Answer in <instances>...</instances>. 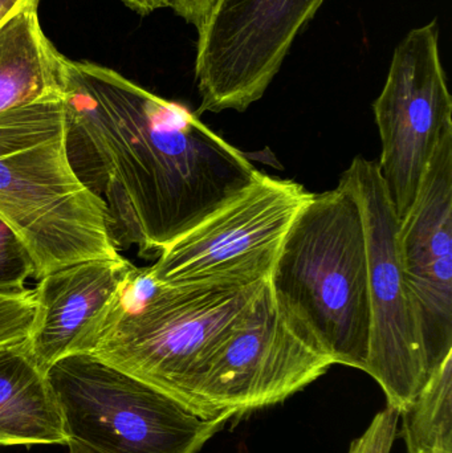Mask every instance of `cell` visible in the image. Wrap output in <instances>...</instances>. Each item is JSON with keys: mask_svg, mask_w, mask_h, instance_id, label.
I'll use <instances>...</instances> for the list:
<instances>
[{"mask_svg": "<svg viewBox=\"0 0 452 453\" xmlns=\"http://www.w3.org/2000/svg\"><path fill=\"white\" fill-rule=\"evenodd\" d=\"M66 146L117 250L158 257L260 174L195 113L119 72L69 58Z\"/></svg>", "mask_w": 452, "mask_h": 453, "instance_id": "1", "label": "cell"}, {"mask_svg": "<svg viewBox=\"0 0 452 453\" xmlns=\"http://www.w3.org/2000/svg\"><path fill=\"white\" fill-rule=\"evenodd\" d=\"M267 281L223 277L161 285L135 266L90 354L206 419L199 399L204 366Z\"/></svg>", "mask_w": 452, "mask_h": 453, "instance_id": "2", "label": "cell"}, {"mask_svg": "<svg viewBox=\"0 0 452 453\" xmlns=\"http://www.w3.org/2000/svg\"><path fill=\"white\" fill-rule=\"evenodd\" d=\"M63 98L0 113V219L26 244L36 280L80 261L121 256L105 206L69 161Z\"/></svg>", "mask_w": 452, "mask_h": 453, "instance_id": "3", "label": "cell"}, {"mask_svg": "<svg viewBox=\"0 0 452 453\" xmlns=\"http://www.w3.org/2000/svg\"><path fill=\"white\" fill-rule=\"evenodd\" d=\"M271 292L333 359L365 372L372 311L365 220L352 186L312 194L284 236Z\"/></svg>", "mask_w": 452, "mask_h": 453, "instance_id": "4", "label": "cell"}, {"mask_svg": "<svg viewBox=\"0 0 452 453\" xmlns=\"http://www.w3.org/2000/svg\"><path fill=\"white\" fill-rule=\"evenodd\" d=\"M69 453H198L230 423L203 419L92 354L47 372Z\"/></svg>", "mask_w": 452, "mask_h": 453, "instance_id": "5", "label": "cell"}, {"mask_svg": "<svg viewBox=\"0 0 452 453\" xmlns=\"http://www.w3.org/2000/svg\"><path fill=\"white\" fill-rule=\"evenodd\" d=\"M333 365L315 337L279 306L267 281L204 366L199 383L204 417L231 422L283 403Z\"/></svg>", "mask_w": 452, "mask_h": 453, "instance_id": "6", "label": "cell"}, {"mask_svg": "<svg viewBox=\"0 0 452 453\" xmlns=\"http://www.w3.org/2000/svg\"><path fill=\"white\" fill-rule=\"evenodd\" d=\"M341 177L360 201L368 242L372 329L365 372L398 412L429 378L421 327L398 255L400 219L376 162L356 157Z\"/></svg>", "mask_w": 452, "mask_h": 453, "instance_id": "7", "label": "cell"}, {"mask_svg": "<svg viewBox=\"0 0 452 453\" xmlns=\"http://www.w3.org/2000/svg\"><path fill=\"white\" fill-rule=\"evenodd\" d=\"M326 0H214L198 28L199 111H244L264 96Z\"/></svg>", "mask_w": 452, "mask_h": 453, "instance_id": "8", "label": "cell"}, {"mask_svg": "<svg viewBox=\"0 0 452 453\" xmlns=\"http://www.w3.org/2000/svg\"><path fill=\"white\" fill-rule=\"evenodd\" d=\"M373 111L382 142L377 165L402 220L418 196L435 148L452 129V97L437 20L411 29L395 47Z\"/></svg>", "mask_w": 452, "mask_h": 453, "instance_id": "9", "label": "cell"}, {"mask_svg": "<svg viewBox=\"0 0 452 453\" xmlns=\"http://www.w3.org/2000/svg\"><path fill=\"white\" fill-rule=\"evenodd\" d=\"M312 193L260 172L241 194L166 248L145 268L156 284L270 279L279 248Z\"/></svg>", "mask_w": 452, "mask_h": 453, "instance_id": "10", "label": "cell"}, {"mask_svg": "<svg viewBox=\"0 0 452 453\" xmlns=\"http://www.w3.org/2000/svg\"><path fill=\"white\" fill-rule=\"evenodd\" d=\"M397 247L430 377L452 356V129L441 138L418 196L400 220Z\"/></svg>", "mask_w": 452, "mask_h": 453, "instance_id": "11", "label": "cell"}, {"mask_svg": "<svg viewBox=\"0 0 452 453\" xmlns=\"http://www.w3.org/2000/svg\"><path fill=\"white\" fill-rule=\"evenodd\" d=\"M126 258H95L50 272L34 289L36 313L24 341L47 372L74 354H90L106 316L132 274Z\"/></svg>", "mask_w": 452, "mask_h": 453, "instance_id": "12", "label": "cell"}, {"mask_svg": "<svg viewBox=\"0 0 452 453\" xmlns=\"http://www.w3.org/2000/svg\"><path fill=\"white\" fill-rule=\"evenodd\" d=\"M69 58L48 39L37 7L0 26V113L50 98H63Z\"/></svg>", "mask_w": 452, "mask_h": 453, "instance_id": "13", "label": "cell"}, {"mask_svg": "<svg viewBox=\"0 0 452 453\" xmlns=\"http://www.w3.org/2000/svg\"><path fill=\"white\" fill-rule=\"evenodd\" d=\"M65 444L55 394L23 342L0 345V446Z\"/></svg>", "mask_w": 452, "mask_h": 453, "instance_id": "14", "label": "cell"}, {"mask_svg": "<svg viewBox=\"0 0 452 453\" xmlns=\"http://www.w3.org/2000/svg\"><path fill=\"white\" fill-rule=\"evenodd\" d=\"M406 453H452V356L398 411Z\"/></svg>", "mask_w": 452, "mask_h": 453, "instance_id": "15", "label": "cell"}, {"mask_svg": "<svg viewBox=\"0 0 452 453\" xmlns=\"http://www.w3.org/2000/svg\"><path fill=\"white\" fill-rule=\"evenodd\" d=\"M34 279V264L26 244L4 220L0 219V295H20Z\"/></svg>", "mask_w": 452, "mask_h": 453, "instance_id": "16", "label": "cell"}, {"mask_svg": "<svg viewBox=\"0 0 452 453\" xmlns=\"http://www.w3.org/2000/svg\"><path fill=\"white\" fill-rule=\"evenodd\" d=\"M36 313L34 290L20 295H0V345L23 342Z\"/></svg>", "mask_w": 452, "mask_h": 453, "instance_id": "17", "label": "cell"}, {"mask_svg": "<svg viewBox=\"0 0 452 453\" xmlns=\"http://www.w3.org/2000/svg\"><path fill=\"white\" fill-rule=\"evenodd\" d=\"M398 412L392 407L379 411L365 433L350 444L348 453H390L398 435Z\"/></svg>", "mask_w": 452, "mask_h": 453, "instance_id": "18", "label": "cell"}, {"mask_svg": "<svg viewBox=\"0 0 452 453\" xmlns=\"http://www.w3.org/2000/svg\"><path fill=\"white\" fill-rule=\"evenodd\" d=\"M214 0H172V10L178 16L198 28Z\"/></svg>", "mask_w": 452, "mask_h": 453, "instance_id": "19", "label": "cell"}, {"mask_svg": "<svg viewBox=\"0 0 452 453\" xmlns=\"http://www.w3.org/2000/svg\"><path fill=\"white\" fill-rule=\"evenodd\" d=\"M138 15H150L154 11L172 7V0H119Z\"/></svg>", "mask_w": 452, "mask_h": 453, "instance_id": "20", "label": "cell"}, {"mask_svg": "<svg viewBox=\"0 0 452 453\" xmlns=\"http://www.w3.org/2000/svg\"><path fill=\"white\" fill-rule=\"evenodd\" d=\"M40 0H0V26L20 11L39 7Z\"/></svg>", "mask_w": 452, "mask_h": 453, "instance_id": "21", "label": "cell"}]
</instances>
